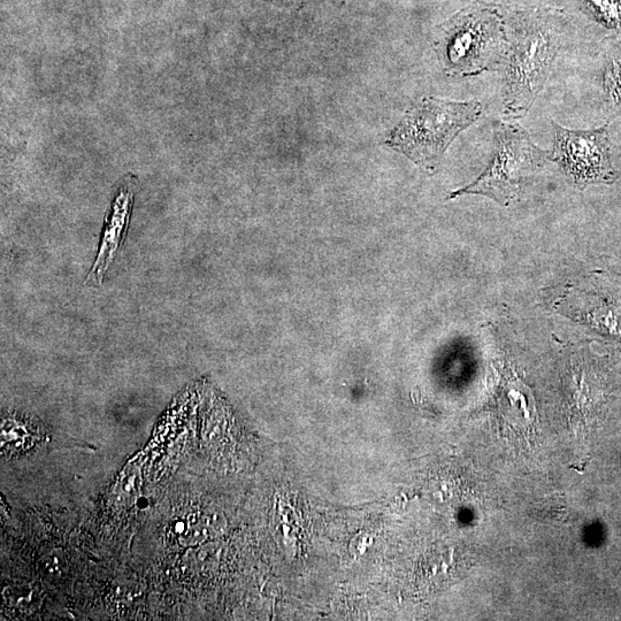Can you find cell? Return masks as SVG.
Masks as SVG:
<instances>
[{
  "mask_svg": "<svg viewBox=\"0 0 621 621\" xmlns=\"http://www.w3.org/2000/svg\"><path fill=\"white\" fill-rule=\"evenodd\" d=\"M138 477L135 473H129L122 479L121 489L125 494H135L137 490Z\"/></svg>",
  "mask_w": 621,
  "mask_h": 621,
  "instance_id": "obj_11",
  "label": "cell"
},
{
  "mask_svg": "<svg viewBox=\"0 0 621 621\" xmlns=\"http://www.w3.org/2000/svg\"><path fill=\"white\" fill-rule=\"evenodd\" d=\"M502 66L506 118L520 119L540 95L561 49V33L549 18L527 14L513 22Z\"/></svg>",
  "mask_w": 621,
  "mask_h": 621,
  "instance_id": "obj_1",
  "label": "cell"
},
{
  "mask_svg": "<svg viewBox=\"0 0 621 621\" xmlns=\"http://www.w3.org/2000/svg\"><path fill=\"white\" fill-rule=\"evenodd\" d=\"M508 45L509 37L500 18L488 11L458 15L435 38V52L443 72L460 79L502 68Z\"/></svg>",
  "mask_w": 621,
  "mask_h": 621,
  "instance_id": "obj_3",
  "label": "cell"
},
{
  "mask_svg": "<svg viewBox=\"0 0 621 621\" xmlns=\"http://www.w3.org/2000/svg\"><path fill=\"white\" fill-rule=\"evenodd\" d=\"M493 129L494 153L486 170L447 199L480 195L509 206L519 197L526 182L546 163L548 152L536 147L523 128L495 121Z\"/></svg>",
  "mask_w": 621,
  "mask_h": 621,
  "instance_id": "obj_4",
  "label": "cell"
},
{
  "mask_svg": "<svg viewBox=\"0 0 621 621\" xmlns=\"http://www.w3.org/2000/svg\"><path fill=\"white\" fill-rule=\"evenodd\" d=\"M478 101L452 102L425 97L412 105L391 130L385 144L402 153L421 171L439 170L450 144L480 118Z\"/></svg>",
  "mask_w": 621,
  "mask_h": 621,
  "instance_id": "obj_2",
  "label": "cell"
},
{
  "mask_svg": "<svg viewBox=\"0 0 621 621\" xmlns=\"http://www.w3.org/2000/svg\"><path fill=\"white\" fill-rule=\"evenodd\" d=\"M136 504H137L138 508H140V509H147V508H149V504L150 503H149V500H148L147 497H141V498H138Z\"/></svg>",
  "mask_w": 621,
  "mask_h": 621,
  "instance_id": "obj_12",
  "label": "cell"
},
{
  "mask_svg": "<svg viewBox=\"0 0 621 621\" xmlns=\"http://www.w3.org/2000/svg\"><path fill=\"white\" fill-rule=\"evenodd\" d=\"M41 572L45 578L52 581L60 580L64 577L67 564L63 552L59 550L50 551L40 562Z\"/></svg>",
  "mask_w": 621,
  "mask_h": 621,
  "instance_id": "obj_8",
  "label": "cell"
},
{
  "mask_svg": "<svg viewBox=\"0 0 621 621\" xmlns=\"http://www.w3.org/2000/svg\"><path fill=\"white\" fill-rule=\"evenodd\" d=\"M7 600L11 602L13 607L21 609V610H30L34 607L37 602L38 595L35 592L34 588H26V587H15L9 588L4 592Z\"/></svg>",
  "mask_w": 621,
  "mask_h": 621,
  "instance_id": "obj_9",
  "label": "cell"
},
{
  "mask_svg": "<svg viewBox=\"0 0 621 621\" xmlns=\"http://www.w3.org/2000/svg\"><path fill=\"white\" fill-rule=\"evenodd\" d=\"M136 183L134 180L122 182L114 196L111 209L105 219L101 243L97 257L87 276V285H101L117 253L124 244L130 218H132Z\"/></svg>",
  "mask_w": 621,
  "mask_h": 621,
  "instance_id": "obj_6",
  "label": "cell"
},
{
  "mask_svg": "<svg viewBox=\"0 0 621 621\" xmlns=\"http://www.w3.org/2000/svg\"><path fill=\"white\" fill-rule=\"evenodd\" d=\"M202 540V531L199 528L188 529V531L180 535V542L183 546H195V544Z\"/></svg>",
  "mask_w": 621,
  "mask_h": 621,
  "instance_id": "obj_10",
  "label": "cell"
},
{
  "mask_svg": "<svg viewBox=\"0 0 621 621\" xmlns=\"http://www.w3.org/2000/svg\"><path fill=\"white\" fill-rule=\"evenodd\" d=\"M174 532H175V534L182 535L184 532H186V527H184L183 523L175 524L174 525Z\"/></svg>",
  "mask_w": 621,
  "mask_h": 621,
  "instance_id": "obj_13",
  "label": "cell"
},
{
  "mask_svg": "<svg viewBox=\"0 0 621 621\" xmlns=\"http://www.w3.org/2000/svg\"><path fill=\"white\" fill-rule=\"evenodd\" d=\"M555 140L550 159L575 187L615 183L618 174L611 160L607 127L572 130L554 124Z\"/></svg>",
  "mask_w": 621,
  "mask_h": 621,
  "instance_id": "obj_5",
  "label": "cell"
},
{
  "mask_svg": "<svg viewBox=\"0 0 621 621\" xmlns=\"http://www.w3.org/2000/svg\"><path fill=\"white\" fill-rule=\"evenodd\" d=\"M602 97L611 120L621 118V38L609 41L602 57Z\"/></svg>",
  "mask_w": 621,
  "mask_h": 621,
  "instance_id": "obj_7",
  "label": "cell"
}]
</instances>
